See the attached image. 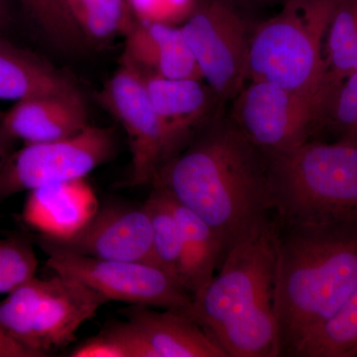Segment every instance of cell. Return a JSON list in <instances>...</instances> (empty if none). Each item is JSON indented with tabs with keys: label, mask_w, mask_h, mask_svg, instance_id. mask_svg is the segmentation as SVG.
Returning <instances> with one entry per match:
<instances>
[{
	"label": "cell",
	"mask_w": 357,
	"mask_h": 357,
	"mask_svg": "<svg viewBox=\"0 0 357 357\" xmlns=\"http://www.w3.org/2000/svg\"><path fill=\"white\" fill-rule=\"evenodd\" d=\"M157 185L203 218L225 252L274 211L268 154L229 115L215 114L204 124L161 171Z\"/></svg>",
	"instance_id": "1"
},
{
	"label": "cell",
	"mask_w": 357,
	"mask_h": 357,
	"mask_svg": "<svg viewBox=\"0 0 357 357\" xmlns=\"http://www.w3.org/2000/svg\"><path fill=\"white\" fill-rule=\"evenodd\" d=\"M278 223L265 215L227 248L217 276L194 299L195 321L227 357L281 356L275 310Z\"/></svg>",
	"instance_id": "2"
},
{
	"label": "cell",
	"mask_w": 357,
	"mask_h": 357,
	"mask_svg": "<svg viewBox=\"0 0 357 357\" xmlns=\"http://www.w3.org/2000/svg\"><path fill=\"white\" fill-rule=\"evenodd\" d=\"M279 229L275 310L281 356L325 324L357 287V227Z\"/></svg>",
	"instance_id": "3"
},
{
	"label": "cell",
	"mask_w": 357,
	"mask_h": 357,
	"mask_svg": "<svg viewBox=\"0 0 357 357\" xmlns=\"http://www.w3.org/2000/svg\"><path fill=\"white\" fill-rule=\"evenodd\" d=\"M268 158L282 225L357 227V140H310Z\"/></svg>",
	"instance_id": "4"
},
{
	"label": "cell",
	"mask_w": 357,
	"mask_h": 357,
	"mask_svg": "<svg viewBox=\"0 0 357 357\" xmlns=\"http://www.w3.org/2000/svg\"><path fill=\"white\" fill-rule=\"evenodd\" d=\"M338 0H288L280 13L256 23L248 81L267 82L330 102L325 42Z\"/></svg>",
	"instance_id": "5"
},
{
	"label": "cell",
	"mask_w": 357,
	"mask_h": 357,
	"mask_svg": "<svg viewBox=\"0 0 357 357\" xmlns=\"http://www.w3.org/2000/svg\"><path fill=\"white\" fill-rule=\"evenodd\" d=\"M107 303L76 279L34 276L0 301V326L20 344L46 356L47 351L72 342L79 328Z\"/></svg>",
	"instance_id": "6"
},
{
	"label": "cell",
	"mask_w": 357,
	"mask_h": 357,
	"mask_svg": "<svg viewBox=\"0 0 357 357\" xmlns=\"http://www.w3.org/2000/svg\"><path fill=\"white\" fill-rule=\"evenodd\" d=\"M238 0H195L180 26L204 81L220 102H232L248 82L249 47L256 23Z\"/></svg>",
	"instance_id": "7"
},
{
	"label": "cell",
	"mask_w": 357,
	"mask_h": 357,
	"mask_svg": "<svg viewBox=\"0 0 357 357\" xmlns=\"http://www.w3.org/2000/svg\"><path fill=\"white\" fill-rule=\"evenodd\" d=\"M47 266L82 282L109 301L182 312L195 319L194 300L161 268L151 263L115 261L79 255L42 239Z\"/></svg>",
	"instance_id": "8"
},
{
	"label": "cell",
	"mask_w": 357,
	"mask_h": 357,
	"mask_svg": "<svg viewBox=\"0 0 357 357\" xmlns=\"http://www.w3.org/2000/svg\"><path fill=\"white\" fill-rule=\"evenodd\" d=\"M328 105L317 96L267 82L249 81L232 100L229 117L267 154L304 144L325 123Z\"/></svg>",
	"instance_id": "9"
},
{
	"label": "cell",
	"mask_w": 357,
	"mask_h": 357,
	"mask_svg": "<svg viewBox=\"0 0 357 357\" xmlns=\"http://www.w3.org/2000/svg\"><path fill=\"white\" fill-rule=\"evenodd\" d=\"M115 149L112 128L91 124L64 139L25 144L0 166V201L43 185L86 178L109 162Z\"/></svg>",
	"instance_id": "10"
},
{
	"label": "cell",
	"mask_w": 357,
	"mask_h": 357,
	"mask_svg": "<svg viewBox=\"0 0 357 357\" xmlns=\"http://www.w3.org/2000/svg\"><path fill=\"white\" fill-rule=\"evenodd\" d=\"M98 100L128 135L130 185H154L161 171L183 148L155 112L139 73L121 64L103 86Z\"/></svg>",
	"instance_id": "11"
},
{
	"label": "cell",
	"mask_w": 357,
	"mask_h": 357,
	"mask_svg": "<svg viewBox=\"0 0 357 357\" xmlns=\"http://www.w3.org/2000/svg\"><path fill=\"white\" fill-rule=\"evenodd\" d=\"M52 243L98 259L155 265L151 222L144 204L141 208L107 206L98 210L93 220L72 238Z\"/></svg>",
	"instance_id": "12"
},
{
	"label": "cell",
	"mask_w": 357,
	"mask_h": 357,
	"mask_svg": "<svg viewBox=\"0 0 357 357\" xmlns=\"http://www.w3.org/2000/svg\"><path fill=\"white\" fill-rule=\"evenodd\" d=\"M98 210L95 191L86 178H82L30 191L22 218L43 238L62 243L79 234Z\"/></svg>",
	"instance_id": "13"
},
{
	"label": "cell",
	"mask_w": 357,
	"mask_h": 357,
	"mask_svg": "<svg viewBox=\"0 0 357 357\" xmlns=\"http://www.w3.org/2000/svg\"><path fill=\"white\" fill-rule=\"evenodd\" d=\"M89 126L81 93L33 96L15 102L2 119L1 128L25 144L64 139Z\"/></svg>",
	"instance_id": "14"
},
{
	"label": "cell",
	"mask_w": 357,
	"mask_h": 357,
	"mask_svg": "<svg viewBox=\"0 0 357 357\" xmlns=\"http://www.w3.org/2000/svg\"><path fill=\"white\" fill-rule=\"evenodd\" d=\"M138 73L155 112L184 149L197 131L215 116V105L220 100L201 79Z\"/></svg>",
	"instance_id": "15"
},
{
	"label": "cell",
	"mask_w": 357,
	"mask_h": 357,
	"mask_svg": "<svg viewBox=\"0 0 357 357\" xmlns=\"http://www.w3.org/2000/svg\"><path fill=\"white\" fill-rule=\"evenodd\" d=\"M124 39L122 64L145 74L204 81L180 26L137 23Z\"/></svg>",
	"instance_id": "16"
},
{
	"label": "cell",
	"mask_w": 357,
	"mask_h": 357,
	"mask_svg": "<svg viewBox=\"0 0 357 357\" xmlns=\"http://www.w3.org/2000/svg\"><path fill=\"white\" fill-rule=\"evenodd\" d=\"M126 312L157 357H227L203 326L187 314L136 305Z\"/></svg>",
	"instance_id": "17"
},
{
	"label": "cell",
	"mask_w": 357,
	"mask_h": 357,
	"mask_svg": "<svg viewBox=\"0 0 357 357\" xmlns=\"http://www.w3.org/2000/svg\"><path fill=\"white\" fill-rule=\"evenodd\" d=\"M165 191L182 237L178 282L194 300L201 295L215 276V268L222 262L225 251L220 238L210 225L196 213L178 203L167 190Z\"/></svg>",
	"instance_id": "18"
},
{
	"label": "cell",
	"mask_w": 357,
	"mask_h": 357,
	"mask_svg": "<svg viewBox=\"0 0 357 357\" xmlns=\"http://www.w3.org/2000/svg\"><path fill=\"white\" fill-rule=\"evenodd\" d=\"M79 91L75 84L44 59L0 39V100Z\"/></svg>",
	"instance_id": "19"
},
{
	"label": "cell",
	"mask_w": 357,
	"mask_h": 357,
	"mask_svg": "<svg viewBox=\"0 0 357 357\" xmlns=\"http://www.w3.org/2000/svg\"><path fill=\"white\" fill-rule=\"evenodd\" d=\"M88 46H102L126 36L137 25L126 0H63Z\"/></svg>",
	"instance_id": "20"
},
{
	"label": "cell",
	"mask_w": 357,
	"mask_h": 357,
	"mask_svg": "<svg viewBox=\"0 0 357 357\" xmlns=\"http://www.w3.org/2000/svg\"><path fill=\"white\" fill-rule=\"evenodd\" d=\"M290 356H357V287L332 318L296 345Z\"/></svg>",
	"instance_id": "21"
},
{
	"label": "cell",
	"mask_w": 357,
	"mask_h": 357,
	"mask_svg": "<svg viewBox=\"0 0 357 357\" xmlns=\"http://www.w3.org/2000/svg\"><path fill=\"white\" fill-rule=\"evenodd\" d=\"M357 45V0H338L326 32V88L332 98L354 72Z\"/></svg>",
	"instance_id": "22"
},
{
	"label": "cell",
	"mask_w": 357,
	"mask_h": 357,
	"mask_svg": "<svg viewBox=\"0 0 357 357\" xmlns=\"http://www.w3.org/2000/svg\"><path fill=\"white\" fill-rule=\"evenodd\" d=\"M144 206L151 222L155 265L170 275L180 285L178 272L182 259V237L165 190L155 187Z\"/></svg>",
	"instance_id": "23"
},
{
	"label": "cell",
	"mask_w": 357,
	"mask_h": 357,
	"mask_svg": "<svg viewBox=\"0 0 357 357\" xmlns=\"http://www.w3.org/2000/svg\"><path fill=\"white\" fill-rule=\"evenodd\" d=\"M23 13L55 48L65 53L86 50V41L70 20L63 0H18Z\"/></svg>",
	"instance_id": "24"
},
{
	"label": "cell",
	"mask_w": 357,
	"mask_h": 357,
	"mask_svg": "<svg viewBox=\"0 0 357 357\" xmlns=\"http://www.w3.org/2000/svg\"><path fill=\"white\" fill-rule=\"evenodd\" d=\"M36 255L22 239L0 238V294H8L36 276Z\"/></svg>",
	"instance_id": "25"
},
{
	"label": "cell",
	"mask_w": 357,
	"mask_h": 357,
	"mask_svg": "<svg viewBox=\"0 0 357 357\" xmlns=\"http://www.w3.org/2000/svg\"><path fill=\"white\" fill-rule=\"evenodd\" d=\"M325 123L335 129L338 139L357 140V72L337 86L328 103Z\"/></svg>",
	"instance_id": "26"
},
{
	"label": "cell",
	"mask_w": 357,
	"mask_h": 357,
	"mask_svg": "<svg viewBox=\"0 0 357 357\" xmlns=\"http://www.w3.org/2000/svg\"><path fill=\"white\" fill-rule=\"evenodd\" d=\"M141 24L181 26L189 17L195 0H126Z\"/></svg>",
	"instance_id": "27"
},
{
	"label": "cell",
	"mask_w": 357,
	"mask_h": 357,
	"mask_svg": "<svg viewBox=\"0 0 357 357\" xmlns=\"http://www.w3.org/2000/svg\"><path fill=\"white\" fill-rule=\"evenodd\" d=\"M72 357H128L126 347L112 331L107 330L76 347Z\"/></svg>",
	"instance_id": "28"
},
{
	"label": "cell",
	"mask_w": 357,
	"mask_h": 357,
	"mask_svg": "<svg viewBox=\"0 0 357 357\" xmlns=\"http://www.w3.org/2000/svg\"><path fill=\"white\" fill-rule=\"evenodd\" d=\"M0 357H41V356L16 342L0 326Z\"/></svg>",
	"instance_id": "29"
},
{
	"label": "cell",
	"mask_w": 357,
	"mask_h": 357,
	"mask_svg": "<svg viewBox=\"0 0 357 357\" xmlns=\"http://www.w3.org/2000/svg\"><path fill=\"white\" fill-rule=\"evenodd\" d=\"M13 11L11 0H0V33L8 28L13 21Z\"/></svg>",
	"instance_id": "30"
},
{
	"label": "cell",
	"mask_w": 357,
	"mask_h": 357,
	"mask_svg": "<svg viewBox=\"0 0 357 357\" xmlns=\"http://www.w3.org/2000/svg\"><path fill=\"white\" fill-rule=\"evenodd\" d=\"M238 1H241L248 8L253 10V9L258 8V7L272 6H276V4L283 6L288 0H238Z\"/></svg>",
	"instance_id": "31"
},
{
	"label": "cell",
	"mask_w": 357,
	"mask_h": 357,
	"mask_svg": "<svg viewBox=\"0 0 357 357\" xmlns=\"http://www.w3.org/2000/svg\"><path fill=\"white\" fill-rule=\"evenodd\" d=\"M11 140H13V138L9 137V136L0 128V166H1L2 162L8 156V148L9 145H10Z\"/></svg>",
	"instance_id": "32"
},
{
	"label": "cell",
	"mask_w": 357,
	"mask_h": 357,
	"mask_svg": "<svg viewBox=\"0 0 357 357\" xmlns=\"http://www.w3.org/2000/svg\"><path fill=\"white\" fill-rule=\"evenodd\" d=\"M357 72V45H356V56H354V72Z\"/></svg>",
	"instance_id": "33"
}]
</instances>
